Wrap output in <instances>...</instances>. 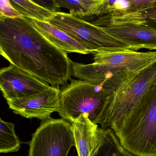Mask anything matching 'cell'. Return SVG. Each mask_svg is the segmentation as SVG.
I'll return each mask as SVG.
<instances>
[{
	"instance_id": "7a4b0ae2",
	"label": "cell",
	"mask_w": 156,
	"mask_h": 156,
	"mask_svg": "<svg viewBox=\"0 0 156 156\" xmlns=\"http://www.w3.org/2000/svg\"><path fill=\"white\" fill-rule=\"evenodd\" d=\"M94 62L84 64L71 61L72 76L102 87L114 94L123 84L156 61V52L123 50L94 55Z\"/></svg>"
},
{
	"instance_id": "5b68a950",
	"label": "cell",
	"mask_w": 156,
	"mask_h": 156,
	"mask_svg": "<svg viewBox=\"0 0 156 156\" xmlns=\"http://www.w3.org/2000/svg\"><path fill=\"white\" fill-rule=\"evenodd\" d=\"M156 85V61L123 84L109 98L99 125L104 129L118 124L148 90Z\"/></svg>"
},
{
	"instance_id": "3957f363",
	"label": "cell",
	"mask_w": 156,
	"mask_h": 156,
	"mask_svg": "<svg viewBox=\"0 0 156 156\" xmlns=\"http://www.w3.org/2000/svg\"><path fill=\"white\" fill-rule=\"evenodd\" d=\"M111 129L123 147L135 156H156V85Z\"/></svg>"
},
{
	"instance_id": "6da1fadb",
	"label": "cell",
	"mask_w": 156,
	"mask_h": 156,
	"mask_svg": "<svg viewBox=\"0 0 156 156\" xmlns=\"http://www.w3.org/2000/svg\"><path fill=\"white\" fill-rule=\"evenodd\" d=\"M1 55L13 65L59 88L72 76L66 52L45 38L25 17H0Z\"/></svg>"
},
{
	"instance_id": "277c9868",
	"label": "cell",
	"mask_w": 156,
	"mask_h": 156,
	"mask_svg": "<svg viewBox=\"0 0 156 156\" xmlns=\"http://www.w3.org/2000/svg\"><path fill=\"white\" fill-rule=\"evenodd\" d=\"M113 94L85 81L71 79L61 91L58 114L62 119L71 121L82 114L99 124L109 98Z\"/></svg>"
},
{
	"instance_id": "9c48e42d",
	"label": "cell",
	"mask_w": 156,
	"mask_h": 156,
	"mask_svg": "<svg viewBox=\"0 0 156 156\" xmlns=\"http://www.w3.org/2000/svg\"><path fill=\"white\" fill-rule=\"evenodd\" d=\"M61 91L51 86L38 94L22 98L7 100L13 113L27 118L44 120L51 114L58 112L60 107Z\"/></svg>"
},
{
	"instance_id": "8fae6325",
	"label": "cell",
	"mask_w": 156,
	"mask_h": 156,
	"mask_svg": "<svg viewBox=\"0 0 156 156\" xmlns=\"http://www.w3.org/2000/svg\"><path fill=\"white\" fill-rule=\"evenodd\" d=\"M71 122L78 156H94L99 145L100 127L86 114Z\"/></svg>"
},
{
	"instance_id": "ba28073f",
	"label": "cell",
	"mask_w": 156,
	"mask_h": 156,
	"mask_svg": "<svg viewBox=\"0 0 156 156\" xmlns=\"http://www.w3.org/2000/svg\"><path fill=\"white\" fill-rule=\"evenodd\" d=\"M51 87L47 83L13 65L0 71V88L7 100L32 95Z\"/></svg>"
},
{
	"instance_id": "5bb4252c",
	"label": "cell",
	"mask_w": 156,
	"mask_h": 156,
	"mask_svg": "<svg viewBox=\"0 0 156 156\" xmlns=\"http://www.w3.org/2000/svg\"><path fill=\"white\" fill-rule=\"evenodd\" d=\"M55 9L63 8L68 9L70 13L75 17L101 16L103 0H54Z\"/></svg>"
},
{
	"instance_id": "e0dca14e",
	"label": "cell",
	"mask_w": 156,
	"mask_h": 156,
	"mask_svg": "<svg viewBox=\"0 0 156 156\" xmlns=\"http://www.w3.org/2000/svg\"><path fill=\"white\" fill-rule=\"evenodd\" d=\"M12 6L23 17L38 21L49 23L56 12L34 2L33 1H10Z\"/></svg>"
},
{
	"instance_id": "9a60e30c",
	"label": "cell",
	"mask_w": 156,
	"mask_h": 156,
	"mask_svg": "<svg viewBox=\"0 0 156 156\" xmlns=\"http://www.w3.org/2000/svg\"><path fill=\"white\" fill-rule=\"evenodd\" d=\"M109 26L134 24L143 25L156 30V3L148 9L117 17H109Z\"/></svg>"
},
{
	"instance_id": "7c38bea8",
	"label": "cell",
	"mask_w": 156,
	"mask_h": 156,
	"mask_svg": "<svg viewBox=\"0 0 156 156\" xmlns=\"http://www.w3.org/2000/svg\"><path fill=\"white\" fill-rule=\"evenodd\" d=\"M31 20L34 27L55 46L66 53L94 54L85 44L78 41L49 23Z\"/></svg>"
},
{
	"instance_id": "2e32d148",
	"label": "cell",
	"mask_w": 156,
	"mask_h": 156,
	"mask_svg": "<svg viewBox=\"0 0 156 156\" xmlns=\"http://www.w3.org/2000/svg\"><path fill=\"white\" fill-rule=\"evenodd\" d=\"M99 145L94 156H135L126 150L111 129L100 128Z\"/></svg>"
},
{
	"instance_id": "4fadbf2b",
	"label": "cell",
	"mask_w": 156,
	"mask_h": 156,
	"mask_svg": "<svg viewBox=\"0 0 156 156\" xmlns=\"http://www.w3.org/2000/svg\"><path fill=\"white\" fill-rule=\"evenodd\" d=\"M156 3V0H103L100 17H117L142 11Z\"/></svg>"
},
{
	"instance_id": "ac0fdd59",
	"label": "cell",
	"mask_w": 156,
	"mask_h": 156,
	"mask_svg": "<svg viewBox=\"0 0 156 156\" xmlns=\"http://www.w3.org/2000/svg\"><path fill=\"white\" fill-rule=\"evenodd\" d=\"M15 125L0 118V152L9 153L18 151L20 141L15 133Z\"/></svg>"
},
{
	"instance_id": "8992f818",
	"label": "cell",
	"mask_w": 156,
	"mask_h": 156,
	"mask_svg": "<svg viewBox=\"0 0 156 156\" xmlns=\"http://www.w3.org/2000/svg\"><path fill=\"white\" fill-rule=\"evenodd\" d=\"M49 23L60 29L94 52H114L129 49L128 44L115 38L92 23L71 13L56 12Z\"/></svg>"
},
{
	"instance_id": "30bf717a",
	"label": "cell",
	"mask_w": 156,
	"mask_h": 156,
	"mask_svg": "<svg viewBox=\"0 0 156 156\" xmlns=\"http://www.w3.org/2000/svg\"><path fill=\"white\" fill-rule=\"evenodd\" d=\"M107 33L129 46V50H156V30L143 25L126 24L101 27Z\"/></svg>"
},
{
	"instance_id": "52a82bcc",
	"label": "cell",
	"mask_w": 156,
	"mask_h": 156,
	"mask_svg": "<svg viewBox=\"0 0 156 156\" xmlns=\"http://www.w3.org/2000/svg\"><path fill=\"white\" fill-rule=\"evenodd\" d=\"M29 146L28 156H67L75 147L72 124L63 119L41 120Z\"/></svg>"
},
{
	"instance_id": "d6986e66",
	"label": "cell",
	"mask_w": 156,
	"mask_h": 156,
	"mask_svg": "<svg viewBox=\"0 0 156 156\" xmlns=\"http://www.w3.org/2000/svg\"><path fill=\"white\" fill-rule=\"evenodd\" d=\"M1 8L0 12L1 16L10 18H19L22 17L21 14H20L11 4L10 1H3L1 0Z\"/></svg>"
}]
</instances>
